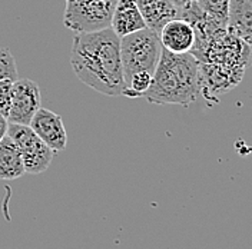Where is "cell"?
Returning a JSON list of instances; mask_svg holds the SVG:
<instances>
[{
  "label": "cell",
  "instance_id": "5b68a950",
  "mask_svg": "<svg viewBox=\"0 0 252 249\" xmlns=\"http://www.w3.org/2000/svg\"><path fill=\"white\" fill-rule=\"evenodd\" d=\"M118 0H64L63 25L75 33L110 28Z\"/></svg>",
  "mask_w": 252,
  "mask_h": 249
},
{
  "label": "cell",
  "instance_id": "277c9868",
  "mask_svg": "<svg viewBox=\"0 0 252 249\" xmlns=\"http://www.w3.org/2000/svg\"><path fill=\"white\" fill-rule=\"evenodd\" d=\"M162 50L163 47L159 33L148 28L121 37V58L125 85L138 72H149L154 75Z\"/></svg>",
  "mask_w": 252,
  "mask_h": 249
},
{
  "label": "cell",
  "instance_id": "ac0fdd59",
  "mask_svg": "<svg viewBox=\"0 0 252 249\" xmlns=\"http://www.w3.org/2000/svg\"><path fill=\"white\" fill-rule=\"evenodd\" d=\"M7 129H9V121H7V118H4V116L0 115V142L7 135Z\"/></svg>",
  "mask_w": 252,
  "mask_h": 249
},
{
  "label": "cell",
  "instance_id": "8fae6325",
  "mask_svg": "<svg viewBox=\"0 0 252 249\" xmlns=\"http://www.w3.org/2000/svg\"><path fill=\"white\" fill-rule=\"evenodd\" d=\"M146 28L159 31L162 28L179 16V9L173 0H136Z\"/></svg>",
  "mask_w": 252,
  "mask_h": 249
},
{
  "label": "cell",
  "instance_id": "30bf717a",
  "mask_svg": "<svg viewBox=\"0 0 252 249\" xmlns=\"http://www.w3.org/2000/svg\"><path fill=\"white\" fill-rule=\"evenodd\" d=\"M110 28L119 37L146 29V23L143 20L136 0H118L112 16Z\"/></svg>",
  "mask_w": 252,
  "mask_h": 249
},
{
  "label": "cell",
  "instance_id": "d6986e66",
  "mask_svg": "<svg viewBox=\"0 0 252 249\" xmlns=\"http://www.w3.org/2000/svg\"><path fill=\"white\" fill-rule=\"evenodd\" d=\"M190 1H193V0H173V3L178 6V9H179V7H184L185 4H188Z\"/></svg>",
  "mask_w": 252,
  "mask_h": 249
},
{
  "label": "cell",
  "instance_id": "3957f363",
  "mask_svg": "<svg viewBox=\"0 0 252 249\" xmlns=\"http://www.w3.org/2000/svg\"><path fill=\"white\" fill-rule=\"evenodd\" d=\"M199 93L198 59L192 53L176 55L163 49L152 85L143 97L154 105H181L188 108Z\"/></svg>",
  "mask_w": 252,
  "mask_h": 249
},
{
  "label": "cell",
  "instance_id": "5bb4252c",
  "mask_svg": "<svg viewBox=\"0 0 252 249\" xmlns=\"http://www.w3.org/2000/svg\"><path fill=\"white\" fill-rule=\"evenodd\" d=\"M152 79H154V75L149 73V72H138V73H135L132 78L129 79V82L126 83L122 96L130 97V99H133V97H143L145 93L149 91L151 85H152Z\"/></svg>",
  "mask_w": 252,
  "mask_h": 249
},
{
  "label": "cell",
  "instance_id": "ba28073f",
  "mask_svg": "<svg viewBox=\"0 0 252 249\" xmlns=\"http://www.w3.org/2000/svg\"><path fill=\"white\" fill-rule=\"evenodd\" d=\"M29 126L55 154L63 152L66 149L67 133H66L62 118L58 113L40 108L33 116Z\"/></svg>",
  "mask_w": 252,
  "mask_h": 249
},
{
  "label": "cell",
  "instance_id": "8992f818",
  "mask_svg": "<svg viewBox=\"0 0 252 249\" xmlns=\"http://www.w3.org/2000/svg\"><path fill=\"white\" fill-rule=\"evenodd\" d=\"M7 135L15 140L22 154L26 173L39 175L50 166L55 152L39 138L29 124H9Z\"/></svg>",
  "mask_w": 252,
  "mask_h": 249
},
{
  "label": "cell",
  "instance_id": "4fadbf2b",
  "mask_svg": "<svg viewBox=\"0 0 252 249\" xmlns=\"http://www.w3.org/2000/svg\"><path fill=\"white\" fill-rule=\"evenodd\" d=\"M26 173L22 154L9 135L0 142V179L15 181Z\"/></svg>",
  "mask_w": 252,
  "mask_h": 249
},
{
  "label": "cell",
  "instance_id": "9c48e42d",
  "mask_svg": "<svg viewBox=\"0 0 252 249\" xmlns=\"http://www.w3.org/2000/svg\"><path fill=\"white\" fill-rule=\"evenodd\" d=\"M162 47L171 53H190L195 46V29L188 20L176 17L159 31Z\"/></svg>",
  "mask_w": 252,
  "mask_h": 249
},
{
  "label": "cell",
  "instance_id": "52a82bcc",
  "mask_svg": "<svg viewBox=\"0 0 252 249\" xmlns=\"http://www.w3.org/2000/svg\"><path fill=\"white\" fill-rule=\"evenodd\" d=\"M40 88L31 79H16L12 86V105L9 124H31L33 116L40 109Z\"/></svg>",
  "mask_w": 252,
  "mask_h": 249
},
{
  "label": "cell",
  "instance_id": "7c38bea8",
  "mask_svg": "<svg viewBox=\"0 0 252 249\" xmlns=\"http://www.w3.org/2000/svg\"><path fill=\"white\" fill-rule=\"evenodd\" d=\"M226 29L252 46V0H229Z\"/></svg>",
  "mask_w": 252,
  "mask_h": 249
},
{
  "label": "cell",
  "instance_id": "9a60e30c",
  "mask_svg": "<svg viewBox=\"0 0 252 249\" xmlns=\"http://www.w3.org/2000/svg\"><path fill=\"white\" fill-rule=\"evenodd\" d=\"M196 3L206 15L220 22L222 26H228L229 0H196Z\"/></svg>",
  "mask_w": 252,
  "mask_h": 249
},
{
  "label": "cell",
  "instance_id": "6da1fadb",
  "mask_svg": "<svg viewBox=\"0 0 252 249\" xmlns=\"http://www.w3.org/2000/svg\"><path fill=\"white\" fill-rule=\"evenodd\" d=\"M70 66L80 82L106 96H122L125 76L121 58V37L112 28L75 33Z\"/></svg>",
  "mask_w": 252,
  "mask_h": 249
},
{
  "label": "cell",
  "instance_id": "e0dca14e",
  "mask_svg": "<svg viewBox=\"0 0 252 249\" xmlns=\"http://www.w3.org/2000/svg\"><path fill=\"white\" fill-rule=\"evenodd\" d=\"M15 80L3 79L0 80V115L7 118L12 105V86Z\"/></svg>",
  "mask_w": 252,
  "mask_h": 249
},
{
  "label": "cell",
  "instance_id": "7a4b0ae2",
  "mask_svg": "<svg viewBox=\"0 0 252 249\" xmlns=\"http://www.w3.org/2000/svg\"><path fill=\"white\" fill-rule=\"evenodd\" d=\"M199 63V88L205 99L234 89L252 64V46L228 29H220L195 42L190 52Z\"/></svg>",
  "mask_w": 252,
  "mask_h": 249
},
{
  "label": "cell",
  "instance_id": "2e32d148",
  "mask_svg": "<svg viewBox=\"0 0 252 249\" xmlns=\"http://www.w3.org/2000/svg\"><path fill=\"white\" fill-rule=\"evenodd\" d=\"M17 79V67L12 52L7 47H0V80Z\"/></svg>",
  "mask_w": 252,
  "mask_h": 249
}]
</instances>
